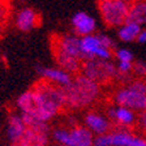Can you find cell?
Returning a JSON list of instances; mask_svg holds the SVG:
<instances>
[{"label":"cell","instance_id":"1","mask_svg":"<svg viewBox=\"0 0 146 146\" xmlns=\"http://www.w3.org/2000/svg\"><path fill=\"white\" fill-rule=\"evenodd\" d=\"M61 89L65 107L69 110H82L91 106L100 94V86L81 73L74 74L69 84Z\"/></svg>","mask_w":146,"mask_h":146},{"label":"cell","instance_id":"2","mask_svg":"<svg viewBox=\"0 0 146 146\" xmlns=\"http://www.w3.org/2000/svg\"><path fill=\"white\" fill-rule=\"evenodd\" d=\"M113 102L132 111H146V80L137 78L119 88L113 94Z\"/></svg>","mask_w":146,"mask_h":146},{"label":"cell","instance_id":"3","mask_svg":"<svg viewBox=\"0 0 146 146\" xmlns=\"http://www.w3.org/2000/svg\"><path fill=\"white\" fill-rule=\"evenodd\" d=\"M33 89L36 94L39 95L43 104V110L46 113L47 121L63 111L65 108V100H64L63 89L54 85L48 81L40 80L33 85Z\"/></svg>","mask_w":146,"mask_h":146},{"label":"cell","instance_id":"4","mask_svg":"<svg viewBox=\"0 0 146 146\" xmlns=\"http://www.w3.org/2000/svg\"><path fill=\"white\" fill-rule=\"evenodd\" d=\"M81 52L84 61L100 59V60H111L112 50L115 48V42L107 34H90L80 38Z\"/></svg>","mask_w":146,"mask_h":146},{"label":"cell","instance_id":"5","mask_svg":"<svg viewBox=\"0 0 146 146\" xmlns=\"http://www.w3.org/2000/svg\"><path fill=\"white\" fill-rule=\"evenodd\" d=\"M99 13L108 27H120L127 21L131 3L128 0H99Z\"/></svg>","mask_w":146,"mask_h":146},{"label":"cell","instance_id":"6","mask_svg":"<svg viewBox=\"0 0 146 146\" xmlns=\"http://www.w3.org/2000/svg\"><path fill=\"white\" fill-rule=\"evenodd\" d=\"M81 74L90 78L91 81L97 82L98 85L107 84V82L116 80L117 69L116 65L111 60H100V59H93L82 63Z\"/></svg>","mask_w":146,"mask_h":146},{"label":"cell","instance_id":"7","mask_svg":"<svg viewBox=\"0 0 146 146\" xmlns=\"http://www.w3.org/2000/svg\"><path fill=\"white\" fill-rule=\"evenodd\" d=\"M93 146H146V140L127 128L115 127L107 134L94 138Z\"/></svg>","mask_w":146,"mask_h":146},{"label":"cell","instance_id":"8","mask_svg":"<svg viewBox=\"0 0 146 146\" xmlns=\"http://www.w3.org/2000/svg\"><path fill=\"white\" fill-rule=\"evenodd\" d=\"M16 106L21 111V113L30 115L34 117H38L43 121L48 123L46 119V113L43 110V104L39 95L36 94L33 89H29L25 93H22L20 97L16 99Z\"/></svg>","mask_w":146,"mask_h":146},{"label":"cell","instance_id":"9","mask_svg":"<svg viewBox=\"0 0 146 146\" xmlns=\"http://www.w3.org/2000/svg\"><path fill=\"white\" fill-rule=\"evenodd\" d=\"M52 48H58L61 52L73 56L84 63L81 52V44H80V36L73 34H64V35H55L52 38Z\"/></svg>","mask_w":146,"mask_h":146},{"label":"cell","instance_id":"10","mask_svg":"<svg viewBox=\"0 0 146 146\" xmlns=\"http://www.w3.org/2000/svg\"><path fill=\"white\" fill-rule=\"evenodd\" d=\"M35 72L42 77V80L48 81L54 85L59 86V88H64L70 82L73 76H70L69 73L65 70L60 69L58 67H43V65H36Z\"/></svg>","mask_w":146,"mask_h":146},{"label":"cell","instance_id":"11","mask_svg":"<svg viewBox=\"0 0 146 146\" xmlns=\"http://www.w3.org/2000/svg\"><path fill=\"white\" fill-rule=\"evenodd\" d=\"M107 116L116 124L119 128H127L131 131L134 123H137V116L134 115V111L125 107L112 106L107 110Z\"/></svg>","mask_w":146,"mask_h":146},{"label":"cell","instance_id":"12","mask_svg":"<svg viewBox=\"0 0 146 146\" xmlns=\"http://www.w3.org/2000/svg\"><path fill=\"white\" fill-rule=\"evenodd\" d=\"M72 26L73 30L76 33L77 36H85L94 34V30L97 27V21L94 20V17H91L89 13L86 12H77L72 16Z\"/></svg>","mask_w":146,"mask_h":146},{"label":"cell","instance_id":"13","mask_svg":"<svg viewBox=\"0 0 146 146\" xmlns=\"http://www.w3.org/2000/svg\"><path fill=\"white\" fill-rule=\"evenodd\" d=\"M84 121H85L86 128L89 131L97 133L98 136L107 134L112 129V124L110 123L108 119L99 115L98 112H94V111H90V112L86 113L85 117H84Z\"/></svg>","mask_w":146,"mask_h":146},{"label":"cell","instance_id":"14","mask_svg":"<svg viewBox=\"0 0 146 146\" xmlns=\"http://www.w3.org/2000/svg\"><path fill=\"white\" fill-rule=\"evenodd\" d=\"M39 21H40L39 15H38L33 8H29V7L20 9L15 18L17 29L24 31V33H27V31L33 30L34 27L39 24Z\"/></svg>","mask_w":146,"mask_h":146},{"label":"cell","instance_id":"15","mask_svg":"<svg viewBox=\"0 0 146 146\" xmlns=\"http://www.w3.org/2000/svg\"><path fill=\"white\" fill-rule=\"evenodd\" d=\"M52 55L55 58V61L58 64V68L65 70L67 73H69L70 76L78 74L81 72V67H82V61L80 59H76L73 56L61 52L58 48H52Z\"/></svg>","mask_w":146,"mask_h":146},{"label":"cell","instance_id":"16","mask_svg":"<svg viewBox=\"0 0 146 146\" xmlns=\"http://www.w3.org/2000/svg\"><path fill=\"white\" fill-rule=\"evenodd\" d=\"M25 129H26V127H25L21 113H16V112L9 113L8 125H7V136H8V140L11 141V143L17 141L24 134Z\"/></svg>","mask_w":146,"mask_h":146},{"label":"cell","instance_id":"17","mask_svg":"<svg viewBox=\"0 0 146 146\" xmlns=\"http://www.w3.org/2000/svg\"><path fill=\"white\" fill-rule=\"evenodd\" d=\"M70 146H93L94 138L86 127L76 125L69 129Z\"/></svg>","mask_w":146,"mask_h":146},{"label":"cell","instance_id":"18","mask_svg":"<svg viewBox=\"0 0 146 146\" xmlns=\"http://www.w3.org/2000/svg\"><path fill=\"white\" fill-rule=\"evenodd\" d=\"M47 140H48L47 136H43L26 128L24 134L17 141L11 143V146H46Z\"/></svg>","mask_w":146,"mask_h":146},{"label":"cell","instance_id":"19","mask_svg":"<svg viewBox=\"0 0 146 146\" xmlns=\"http://www.w3.org/2000/svg\"><path fill=\"white\" fill-rule=\"evenodd\" d=\"M141 29H142L141 25L127 21L117 29V36L119 39L125 43L133 42V40H137V36L140 34Z\"/></svg>","mask_w":146,"mask_h":146},{"label":"cell","instance_id":"20","mask_svg":"<svg viewBox=\"0 0 146 146\" xmlns=\"http://www.w3.org/2000/svg\"><path fill=\"white\" fill-rule=\"evenodd\" d=\"M21 116L25 123V127H26L27 129H31V131L36 132V133L43 134V136H48L50 131H51L48 123L43 121V120H40V119H38V117H34V116L25 115V113H21Z\"/></svg>","mask_w":146,"mask_h":146},{"label":"cell","instance_id":"21","mask_svg":"<svg viewBox=\"0 0 146 146\" xmlns=\"http://www.w3.org/2000/svg\"><path fill=\"white\" fill-rule=\"evenodd\" d=\"M127 21L134 22V24H138V25L146 24V11L141 0H138L136 3H131V8H129Z\"/></svg>","mask_w":146,"mask_h":146},{"label":"cell","instance_id":"22","mask_svg":"<svg viewBox=\"0 0 146 146\" xmlns=\"http://www.w3.org/2000/svg\"><path fill=\"white\" fill-rule=\"evenodd\" d=\"M52 136L59 143L64 146H70V138H69V131L64 128H58L52 131Z\"/></svg>","mask_w":146,"mask_h":146},{"label":"cell","instance_id":"23","mask_svg":"<svg viewBox=\"0 0 146 146\" xmlns=\"http://www.w3.org/2000/svg\"><path fill=\"white\" fill-rule=\"evenodd\" d=\"M113 55H115L117 63L119 61H129V63L133 61V54H132V51L129 48H125V47H119V48H116Z\"/></svg>","mask_w":146,"mask_h":146},{"label":"cell","instance_id":"24","mask_svg":"<svg viewBox=\"0 0 146 146\" xmlns=\"http://www.w3.org/2000/svg\"><path fill=\"white\" fill-rule=\"evenodd\" d=\"M132 72L137 74L138 77H145L146 76V63L142 60L133 61V69Z\"/></svg>","mask_w":146,"mask_h":146},{"label":"cell","instance_id":"25","mask_svg":"<svg viewBox=\"0 0 146 146\" xmlns=\"http://www.w3.org/2000/svg\"><path fill=\"white\" fill-rule=\"evenodd\" d=\"M137 125L140 128V131L146 136V111H142V112L138 113V116H137Z\"/></svg>","mask_w":146,"mask_h":146},{"label":"cell","instance_id":"26","mask_svg":"<svg viewBox=\"0 0 146 146\" xmlns=\"http://www.w3.org/2000/svg\"><path fill=\"white\" fill-rule=\"evenodd\" d=\"M7 12H8V7H7L5 1L0 0V21H3L7 16Z\"/></svg>","mask_w":146,"mask_h":146},{"label":"cell","instance_id":"27","mask_svg":"<svg viewBox=\"0 0 146 146\" xmlns=\"http://www.w3.org/2000/svg\"><path fill=\"white\" fill-rule=\"evenodd\" d=\"M137 42L138 43H146V29H141L140 34L137 36Z\"/></svg>","mask_w":146,"mask_h":146},{"label":"cell","instance_id":"28","mask_svg":"<svg viewBox=\"0 0 146 146\" xmlns=\"http://www.w3.org/2000/svg\"><path fill=\"white\" fill-rule=\"evenodd\" d=\"M129 3H136V1H138V0H128Z\"/></svg>","mask_w":146,"mask_h":146},{"label":"cell","instance_id":"29","mask_svg":"<svg viewBox=\"0 0 146 146\" xmlns=\"http://www.w3.org/2000/svg\"><path fill=\"white\" fill-rule=\"evenodd\" d=\"M142 3H143V7H145V11H146V0H143Z\"/></svg>","mask_w":146,"mask_h":146},{"label":"cell","instance_id":"30","mask_svg":"<svg viewBox=\"0 0 146 146\" xmlns=\"http://www.w3.org/2000/svg\"><path fill=\"white\" fill-rule=\"evenodd\" d=\"M3 1H5V0H3Z\"/></svg>","mask_w":146,"mask_h":146}]
</instances>
